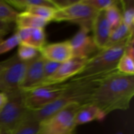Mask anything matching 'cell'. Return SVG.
<instances>
[{
  "mask_svg": "<svg viewBox=\"0 0 134 134\" xmlns=\"http://www.w3.org/2000/svg\"><path fill=\"white\" fill-rule=\"evenodd\" d=\"M28 62L20 60L16 54L0 62V92L20 90Z\"/></svg>",
  "mask_w": 134,
  "mask_h": 134,
  "instance_id": "8992f818",
  "label": "cell"
},
{
  "mask_svg": "<svg viewBox=\"0 0 134 134\" xmlns=\"http://www.w3.org/2000/svg\"><path fill=\"white\" fill-rule=\"evenodd\" d=\"M16 28H45L49 24L46 20L27 12L18 13L15 20Z\"/></svg>",
  "mask_w": 134,
  "mask_h": 134,
  "instance_id": "2e32d148",
  "label": "cell"
},
{
  "mask_svg": "<svg viewBox=\"0 0 134 134\" xmlns=\"http://www.w3.org/2000/svg\"><path fill=\"white\" fill-rule=\"evenodd\" d=\"M84 4L92 7L97 12L104 11L108 8L118 4L119 1L118 0H82Z\"/></svg>",
  "mask_w": 134,
  "mask_h": 134,
  "instance_id": "484cf974",
  "label": "cell"
},
{
  "mask_svg": "<svg viewBox=\"0 0 134 134\" xmlns=\"http://www.w3.org/2000/svg\"><path fill=\"white\" fill-rule=\"evenodd\" d=\"M40 122L31 117L29 111L27 117L10 134H38Z\"/></svg>",
  "mask_w": 134,
  "mask_h": 134,
  "instance_id": "d6986e66",
  "label": "cell"
},
{
  "mask_svg": "<svg viewBox=\"0 0 134 134\" xmlns=\"http://www.w3.org/2000/svg\"><path fill=\"white\" fill-rule=\"evenodd\" d=\"M18 12L13 9L6 1L0 0V21L12 24L15 21Z\"/></svg>",
  "mask_w": 134,
  "mask_h": 134,
  "instance_id": "603a6c76",
  "label": "cell"
},
{
  "mask_svg": "<svg viewBox=\"0 0 134 134\" xmlns=\"http://www.w3.org/2000/svg\"><path fill=\"white\" fill-rule=\"evenodd\" d=\"M127 40L99 50L88 60L83 70L72 79L105 76L117 71V64L124 53Z\"/></svg>",
  "mask_w": 134,
  "mask_h": 134,
  "instance_id": "3957f363",
  "label": "cell"
},
{
  "mask_svg": "<svg viewBox=\"0 0 134 134\" xmlns=\"http://www.w3.org/2000/svg\"><path fill=\"white\" fill-rule=\"evenodd\" d=\"M12 24H8L0 21V41L2 40V38L6 35L12 29Z\"/></svg>",
  "mask_w": 134,
  "mask_h": 134,
  "instance_id": "f1b7e54d",
  "label": "cell"
},
{
  "mask_svg": "<svg viewBox=\"0 0 134 134\" xmlns=\"http://www.w3.org/2000/svg\"><path fill=\"white\" fill-rule=\"evenodd\" d=\"M107 115L96 105L86 104L82 105L78 110L75 117V126H81L93 121H103Z\"/></svg>",
  "mask_w": 134,
  "mask_h": 134,
  "instance_id": "9a60e30c",
  "label": "cell"
},
{
  "mask_svg": "<svg viewBox=\"0 0 134 134\" xmlns=\"http://www.w3.org/2000/svg\"><path fill=\"white\" fill-rule=\"evenodd\" d=\"M15 33L20 43L31 46L38 50L46 45V36L43 28H16Z\"/></svg>",
  "mask_w": 134,
  "mask_h": 134,
  "instance_id": "5bb4252c",
  "label": "cell"
},
{
  "mask_svg": "<svg viewBox=\"0 0 134 134\" xmlns=\"http://www.w3.org/2000/svg\"><path fill=\"white\" fill-rule=\"evenodd\" d=\"M82 105L71 104L40 122L38 134H74L75 117Z\"/></svg>",
  "mask_w": 134,
  "mask_h": 134,
  "instance_id": "5b68a950",
  "label": "cell"
},
{
  "mask_svg": "<svg viewBox=\"0 0 134 134\" xmlns=\"http://www.w3.org/2000/svg\"><path fill=\"white\" fill-rule=\"evenodd\" d=\"M8 4H9L13 9L25 11L27 9L37 5H44L57 9L53 0H7Z\"/></svg>",
  "mask_w": 134,
  "mask_h": 134,
  "instance_id": "e0dca14e",
  "label": "cell"
},
{
  "mask_svg": "<svg viewBox=\"0 0 134 134\" xmlns=\"http://www.w3.org/2000/svg\"><path fill=\"white\" fill-rule=\"evenodd\" d=\"M93 38L97 47L101 50L108 47L111 35V27L105 17L104 11L98 12L93 23Z\"/></svg>",
  "mask_w": 134,
  "mask_h": 134,
  "instance_id": "4fadbf2b",
  "label": "cell"
},
{
  "mask_svg": "<svg viewBox=\"0 0 134 134\" xmlns=\"http://www.w3.org/2000/svg\"><path fill=\"white\" fill-rule=\"evenodd\" d=\"M56 10L57 9L54 8L44 6V5H37V6H33V7H30L27 9L25 12H27L33 15L39 16L49 23L50 21H53Z\"/></svg>",
  "mask_w": 134,
  "mask_h": 134,
  "instance_id": "7402d4cb",
  "label": "cell"
},
{
  "mask_svg": "<svg viewBox=\"0 0 134 134\" xmlns=\"http://www.w3.org/2000/svg\"><path fill=\"white\" fill-rule=\"evenodd\" d=\"M60 64H60V63H57V62H53V61H51V60H44V66H43L44 80H46V79H49V77H51L57 71V69L59 68Z\"/></svg>",
  "mask_w": 134,
  "mask_h": 134,
  "instance_id": "83f0119b",
  "label": "cell"
},
{
  "mask_svg": "<svg viewBox=\"0 0 134 134\" xmlns=\"http://www.w3.org/2000/svg\"><path fill=\"white\" fill-rule=\"evenodd\" d=\"M117 71L124 75H134L133 57L123 53L117 64Z\"/></svg>",
  "mask_w": 134,
  "mask_h": 134,
  "instance_id": "d4e9b609",
  "label": "cell"
},
{
  "mask_svg": "<svg viewBox=\"0 0 134 134\" xmlns=\"http://www.w3.org/2000/svg\"><path fill=\"white\" fill-rule=\"evenodd\" d=\"M69 42L73 50V57L90 59L100 50L90 35V31L84 27H80Z\"/></svg>",
  "mask_w": 134,
  "mask_h": 134,
  "instance_id": "30bf717a",
  "label": "cell"
},
{
  "mask_svg": "<svg viewBox=\"0 0 134 134\" xmlns=\"http://www.w3.org/2000/svg\"><path fill=\"white\" fill-rule=\"evenodd\" d=\"M39 50L26 44L20 43L16 52L17 57L23 61H30L39 54Z\"/></svg>",
  "mask_w": 134,
  "mask_h": 134,
  "instance_id": "cb8c5ba5",
  "label": "cell"
},
{
  "mask_svg": "<svg viewBox=\"0 0 134 134\" xmlns=\"http://www.w3.org/2000/svg\"><path fill=\"white\" fill-rule=\"evenodd\" d=\"M119 134H122V133H119Z\"/></svg>",
  "mask_w": 134,
  "mask_h": 134,
  "instance_id": "4dcf8cb0",
  "label": "cell"
},
{
  "mask_svg": "<svg viewBox=\"0 0 134 134\" xmlns=\"http://www.w3.org/2000/svg\"><path fill=\"white\" fill-rule=\"evenodd\" d=\"M97 13L92 7L84 4L82 0H78L75 3L66 8L57 9L53 21L70 22L91 31Z\"/></svg>",
  "mask_w": 134,
  "mask_h": 134,
  "instance_id": "52a82bcc",
  "label": "cell"
},
{
  "mask_svg": "<svg viewBox=\"0 0 134 134\" xmlns=\"http://www.w3.org/2000/svg\"><path fill=\"white\" fill-rule=\"evenodd\" d=\"M20 44V41L17 38L16 33L7 38L6 39L0 41V55L5 53L11 49H14L16 46H18Z\"/></svg>",
  "mask_w": 134,
  "mask_h": 134,
  "instance_id": "4316f807",
  "label": "cell"
},
{
  "mask_svg": "<svg viewBox=\"0 0 134 134\" xmlns=\"http://www.w3.org/2000/svg\"><path fill=\"white\" fill-rule=\"evenodd\" d=\"M104 14L111 31L118 28L122 24V15L119 6V2L118 4H115L104 10Z\"/></svg>",
  "mask_w": 134,
  "mask_h": 134,
  "instance_id": "ffe728a7",
  "label": "cell"
},
{
  "mask_svg": "<svg viewBox=\"0 0 134 134\" xmlns=\"http://www.w3.org/2000/svg\"><path fill=\"white\" fill-rule=\"evenodd\" d=\"M44 60L45 59L39 53L36 57L28 62L21 84V90H28L41 86L44 80Z\"/></svg>",
  "mask_w": 134,
  "mask_h": 134,
  "instance_id": "7c38bea8",
  "label": "cell"
},
{
  "mask_svg": "<svg viewBox=\"0 0 134 134\" xmlns=\"http://www.w3.org/2000/svg\"><path fill=\"white\" fill-rule=\"evenodd\" d=\"M7 101L0 108V133H12L27 117L24 93L20 89L5 93Z\"/></svg>",
  "mask_w": 134,
  "mask_h": 134,
  "instance_id": "277c9868",
  "label": "cell"
},
{
  "mask_svg": "<svg viewBox=\"0 0 134 134\" xmlns=\"http://www.w3.org/2000/svg\"><path fill=\"white\" fill-rule=\"evenodd\" d=\"M66 82L62 84L42 86L28 90H23L24 93V102L28 110H37L42 108L56 99L64 91Z\"/></svg>",
  "mask_w": 134,
  "mask_h": 134,
  "instance_id": "ba28073f",
  "label": "cell"
},
{
  "mask_svg": "<svg viewBox=\"0 0 134 134\" xmlns=\"http://www.w3.org/2000/svg\"><path fill=\"white\" fill-rule=\"evenodd\" d=\"M41 56L48 60L63 64L73 57V50L69 40L46 44L40 50Z\"/></svg>",
  "mask_w": 134,
  "mask_h": 134,
  "instance_id": "8fae6325",
  "label": "cell"
},
{
  "mask_svg": "<svg viewBox=\"0 0 134 134\" xmlns=\"http://www.w3.org/2000/svg\"><path fill=\"white\" fill-rule=\"evenodd\" d=\"M132 36H133V34L130 32L129 28L122 22V24L118 28H116L115 30L111 32L108 46L126 41L130 37H132Z\"/></svg>",
  "mask_w": 134,
  "mask_h": 134,
  "instance_id": "44dd1931",
  "label": "cell"
},
{
  "mask_svg": "<svg viewBox=\"0 0 134 134\" xmlns=\"http://www.w3.org/2000/svg\"><path fill=\"white\" fill-rule=\"evenodd\" d=\"M122 15V22L129 28L130 32L134 31V2L133 0L119 1Z\"/></svg>",
  "mask_w": 134,
  "mask_h": 134,
  "instance_id": "ac0fdd59",
  "label": "cell"
},
{
  "mask_svg": "<svg viewBox=\"0 0 134 134\" xmlns=\"http://www.w3.org/2000/svg\"><path fill=\"white\" fill-rule=\"evenodd\" d=\"M89 59L73 57L69 60L61 64L57 71L49 79L44 80L40 86L62 84L79 75L85 68Z\"/></svg>",
  "mask_w": 134,
  "mask_h": 134,
  "instance_id": "9c48e42d",
  "label": "cell"
},
{
  "mask_svg": "<svg viewBox=\"0 0 134 134\" xmlns=\"http://www.w3.org/2000/svg\"><path fill=\"white\" fill-rule=\"evenodd\" d=\"M0 134H10L9 133H0Z\"/></svg>",
  "mask_w": 134,
  "mask_h": 134,
  "instance_id": "f546056e",
  "label": "cell"
},
{
  "mask_svg": "<svg viewBox=\"0 0 134 134\" xmlns=\"http://www.w3.org/2000/svg\"><path fill=\"white\" fill-rule=\"evenodd\" d=\"M105 76L72 79L69 80L66 82L64 91L57 99L42 108L29 110L30 115L34 119L42 122L69 104H78L83 105L89 104L93 91L100 80Z\"/></svg>",
  "mask_w": 134,
  "mask_h": 134,
  "instance_id": "7a4b0ae2",
  "label": "cell"
},
{
  "mask_svg": "<svg viewBox=\"0 0 134 134\" xmlns=\"http://www.w3.org/2000/svg\"><path fill=\"white\" fill-rule=\"evenodd\" d=\"M134 95V75L115 71L104 77L93 91L89 104L99 108L106 115L130 108Z\"/></svg>",
  "mask_w": 134,
  "mask_h": 134,
  "instance_id": "6da1fadb",
  "label": "cell"
}]
</instances>
